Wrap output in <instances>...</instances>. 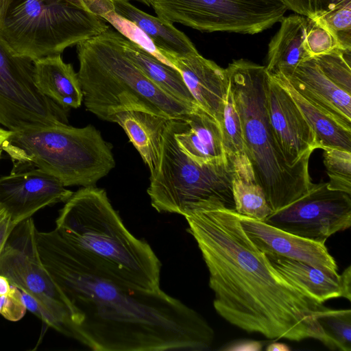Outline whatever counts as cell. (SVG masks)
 Here are the masks:
<instances>
[{"instance_id":"obj_19","label":"cell","mask_w":351,"mask_h":351,"mask_svg":"<svg viewBox=\"0 0 351 351\" xmlns=\"http://www.w3.org/2000/svg\"><path fill=\"white\" fill-rule=\"evenodd\" d=\"M34 82L40 91L62 108H77L83 101V93L71 64L60 55L34 60Z\"/></svg>"},{"instance_id":"obj_1","label":"cell","mask_w":351,"mask_h":351,"mask_svg":"<svg viewBox=\"0 0 351 351\" xmlns=\"http://www.w3.org/2000/svg\"><path fill=\"white\" fill-rule=\"evenodd\" d=\"M43 265L63 295L71 338L96 351H203L215 332L197 312L160 289L133 287L55 229L36 230Z\"/></svg>"},{"instance_id":"obj_4","label":"cell","mask_w":351,"mask_h":351,"mask_svg":"<svg viewBox=\"0 0 351 351\" xmlns=\"http://www.w3.org/2000/svg\"><path fill=\"white\" fill-rule=\"evenodd\" d=\"M122 35L110 27L77 45L78 79L86 109L110 121L119 112L141 110L182 118L192 106L164 93L125 56Z\"/></svg>"},{"instance_id":"obj_26","label":"cell","mask_w":351,"mask_h":351,"mask_svg":"<svg viewBox=\"0 0 351 351\" xmlns=\"http://www.w3.org/2000/svg\"><path fill=\"white\" fill-rule=\"evenodd\" d=\"M290 95L314 132L319 149L338 148L351 152V130L340 125L300 95L280 73L269 75Z\"/></svg>"},{"instance_id":"obj_17","label":"cell","mask_w":351,"mask_h":351,"mask_svg":"<svg viewBox=\"0 0 351 351\" xmlns=\"http://www.w3.org/2000/svg\"><path fill=\"white\" fill-rule=\"evenodd\" d=\"M285 77L304 98L351 130V95L335 84L313 58L301 62Z\"/></svg>"},{"instance_id":"obj_12","label":"cell","mask_w":351,"mask_h":351,"mask_svg":"<svg viewBox=\"0 0 351 351\" xmlns=\"http://www.w3.org/2000/svg\"><path fill=\"white\" fill-rule=\"evenodd\" d=\"M265 223L294 235L324 243L351 226V195L314 184L302 197L272 213Z\"/></svg>"},{"instance_id":"obj_35","label":"cell","mask_w":351,"mask_h":351,"mask_svg":"<svg viewBox=\"0 0 351 351\" xmlns=\"http://www.w3.org/2000/svg\"><path fill=\"white\" fill-rule=\"evenodd\" d=\"M15 226L8 213L0 205V252Z\"/></svg>"},{"instance_id":"obj_25","label":"cell","mask_w":351,"mask_h":351,"mask_svg":"<svg viewBox=\"0 0 351 351\" xmlns=\"http://www.w3.org/2000/svg\"><path fill=\"white\" fill-rule=\"evenodd\" d=\"M228 158L232 166V189L234 210L239 215L264 221L273 211L264 191L256 180L246 153Z\"/></svg>"},{"instance_id":"obj_2","label":"cell","mask_w":351,"mask_h":351,"mask_svg":"<svg viewBox=\"0 0 351 351\" xmlns=\"http://www.w3.org/2000/svg\"><path fill=\"white\" fill-rule=\"evenodd\" d=\"M209 272L217 313L269 339H326L317 319L325 306L287 279L244 231L234 209L215 206L184 216Z\"/></svg>"},{"instance_id":"obj_7","label":"cell","mask_w":351,"mask_h":351,"mask_svg":"<svg viewBox=\"0 0 351 351\" xmlns=\"http://www.w3.org/2000/svg\"><path fill=\"white\" fill-rule=\"evenodd\" d=\"M109 27L85 0H16L0 23L10 47L33 61L60 55Z\"/></svg>"},{"instance_id":"obj_11","label":"cell","mask_w":351,"mask_h":351,"mask_svg":"<svg viewBox=\"0 0 351 351\" xmlns=\"http://www.w3.org/2000/svg\"><path fill=\"white\" fill-rule=\"evenodd\" d=\"M68 111L40 91L34 61L17 53L0 32V125L19 132L68 123Z\"/></svg>"},{"instance_id":"obj_36","label":"cell","mask_w":351,"mask_h":351,"mask_svg":"<svg viewBox=\"0 0 351 351\" xmlns=\"http://www.w3.org/2000/svg\"><path fill=\"white\" fill-rule=\"evenodd\" d=\"M288 8L296 14L311 17L313 10L311 0H281Z\"/></svg>"},{"instance_id":"obj_24","label":"cell","mask_w":351,"mask_h":351,"mask_svg":"<svg viewBox=\"0 0 351 351\" xmlns=\"http://www.w3.org/2000/svg\"><path fill=\"white\" fill-rule=\"evenodd\" d=\"M121 45L125 56L157 87L180 101L198 106L176 67L162 62L123 36Z\"/></svg>"},{"instance_id":"obj_14","label":"cell","mask_w":351,"mask_h":351,"mask_svg":"<svg viewBox=\"0 0 351 351\" xmlns=\"http://www.w3.org/2000/svg\"><path fill=\"white\" fill-rule=\"evenodd\" d=\"M267 98L272 131L287 163L308 164L319 149L315 135L289 93L270 75Z\"/></svg>"},{"instance_id":"obj_10","label":"cell","mask_w":351,"mask_h":351,"mask_svg":"<svg viewBox=\"0 0 351 351\" xmlns=\"http://www.w3.org/2000/svg\"><path fill=\"white\" fill-rule=\"evenodd\" d=\"M158 17L204 32L256 34L280 22L281 0H154Z\"/></svg>"},{"instance_id":"obj_22","label":"cell","mask_w":351,"mask_h":351,"mask_svg":"<svg viewBox=\"0 0 351 351\" xmlns=\"http://www.w3.org/2000/svg\"><path fill=\"white\" fill-rule=\"evenodd\" d=\"M279 30L268 45L265 69L269 75H290L302 61L310 58L304 47L306 17L298 14L284 17Z\"/></svg>"},{"instance_id":"obj_42","label":"cell","mask_w":351,"mask_h":351,"mask_svg":"<svg viewBox=\"0 0 351 351\" xmlns=\"http://www.w3.org/2000/svg\"><path fill=\"white\" fill-rule=\"evenodd\" d=\"M134 1L144 3L147 6H152L154 0H134Z\"/></svg>"},{"instance_id":"obj_31","label":"cell","mask_w":351,"mask_h":351,"mask_svg":"<svg viewBox=\"0 0 351 351\" xmlns=\"http://www.w3.org/2000/svg\"><path fill=\"white\" fill-rule=\"evenodd\" d=\"M313 58L335 84L351 95V49L338 48Z\"/></svg>"},{"instance_id":"obj_20","label":"cell","mask_w":351,"mask_h":351,"mask_svg":"<svg viewBox=\"0 0 351 351\" xmlns=\"http://www.w3.org/2000/svg\"><path fill=\"white\" fill-rule=\"evenodd\" d=\"M111 1L114 11L137 25L167 60L169 57L180 58L197 52L189 38L172 23L144 12L129 0Z\"/></svg>"},{"instance_id":"obj_30","label":"cell","mask_w":351,"mask_h":351,"mask_svg":"<svg viewBox=\"0 0 351 351\" xmlns=\"http://www.w3.org/2000/svg\"><path fill=\"white\" fill-rule=\"evenodd\" d=\"M323 156L330 179L328 188L351 195V152L326 147Z\"/></svg>"},{"instance_id":"obj_16","label":"cell","mask_w":351,"mask_h":351,"mask_svg":"<svg viewBox=\"0 0 351 351\" xmlns=\"http://www.w3.org/2000/svg\"><path fill=\"white\" fill-rule=\"evenodd\" d=\"M180 71L197 105L220 125L228 89L226 68L203 57L199 52L184 57H169Z\"/></svg>"},{"instance_id":"obj_9","label":"cell","mask_w":351,"mask_h":351,"mask_svg":"<svg viewBox=\"0 0 351 351\" xmlns=\"http://www.w3.org/2000/svg\"><path fill=\"white\" fill-rule=\"evenodd\" d=\"M29 217L13 228L0 252V275L18 287L27 307L49 326L69 317L65 299L43 265Z\"/></svg>"},{"instance_id":"obj_27","label":"cell","mask_w":351,"mask_h":351,"mask_svg":"<svg viewBox=\"0 0 351 351\" xmlns=\"http://www.w3.org/2000/svg\"><path fill=\"white\" fill-rule=\"evenodd\" d=\"M311 5L312 18L332 30L342 48L351 49V0H311Z\"/></svg>"},{"instance_id":"obj_21","label":"cell","mask_w":351,"mask_h":351,"mask_svg":"<svg viewBox=\"0 0 351 351\" xmlns=\"http://www.w3.org/2000/svg\"><path fill=\"white\" fill-rule=\"evenodd\" d=\"M169 119L147 112L128 110L115 114L110 121L123 129L151 176L158 167L162 136Z\"/></svg>"},{"instance_id":"obj_32","label":"cell","mask_w":351,"mask_h":351,"mask_svg":"<svg viewBox=\"0 0 351 351\" xmlns=\"http://www.w3.org/2000/svg\"><path fill=\"white\" fill-rule=\"evenodd\" d=\"M304 47L311 58L342 48L335 34L324 23L312 17H306Z\"/></svg>"},{"instance_id":"obj_39","label":"cell","mask_w":351,"mask_h":351,"mask_svg":"<svg viewBox=\"0 0 351 351\" xmlns=\"http://www.w3.org/2000/svg\"><path fill=\"white\" fill-rule=\"evenodd\" d=\"M16 0H0V23L4 19L11 5Z\"/></svg>"},{"instance_id":"obj_38","label":"cell","mask_w":351,"mask_h":351,"mask_svg":"<svg viewBox=\"0 0 351 351\" xmlns=\"http://www.w3.org/2000/svg\"><path fill=\"white\" fill-rule=\"evenodd\" d=\"M11 286L9 280L6 277L0 275V296L8 294L11 289Z\"/></svg>"},{"instance_id":"obj_34","label":"cell","mask_w":351,"mask_h":351,"mask_svg":"<svg viewBox=\"0 0 351 351\" xmlns=\"http://www.w3.org/2000/svg\"><path fill=\"white\" fill-rule=\"evenodd\" d=\"M27 310L21 291L15 285H12L8 294L0 296V315L5 319L17 322L24 317Z\"/></svg>"},{"instance_id":"obj_5","label":"cell","mask_w":351,"mask_h":351,"mask_svg":"<svg viewBox=\"0 0 351 351\" xmlns=\"http://www.w3.org/2000/svg\"><path fill=\"white\" fill-rule=\"evenodd\" d=\"M240 116L245 153L273 213L296 201L313 186L308 164L288 165L274 137L267 109L269 73L245 59L226 68Z\"/></svg>"},{"instance_id":"obj_13","label":"cell","mask_w":351,"mask_h":351,"mask_svg":"<svg viewBox=\"0 0 351 351\" xmlns=\"http://www.w3.org/2000/svg\"><path fill=\"white\" fill-rule=\"evenodd\" d=\"M73 193L58 178L31 165L14 164L9 175L0 177V205L15 225L47 206L66 202Z\"/></svg>"},{"instance_id":"obj_3","label":"cell","mask_w":351,"mask_h":351,"mask_svg":"<svg viewBox=\"0 0 351 351\" xmlns=\"http://www.w3.org/2000/svg\"><path fill=\"white\" fill-rule=\"evenodd\" d=\"M56 224L64 239L99 258L129 285L160 289V261L145 241L125 228L104 189L94 185L74 192Z\"/></svg>"},{"instance_id":"obj_23","label":"cell","mask_w":351,"mask_h":351,"mask_svg":"<svg viewBox=\"0 0 351 351\" xmlns=\"http://www.w3.org/2000/svg\"><path fill=\"white\" fill-rule=\"evenodd\" d=\"M271 265L290 281L321 303L341 297L339 274L282 256L265 253Z\"/></svg>"},{"instance_id":"obj_41","label":"cell","mask_w":351,"mask_h":351,"mask_svg":"<svg viewBox=\"0 0 351 351\" xmlns=\"http://www.w3.org/2000/svg\"><path fill=\"white\" fill-rule=\"evenodd\" d=\"M12 131H10L7 129H3L1 127H0V157L2 154L3 150V145L5 143V141L12 134Z\"/></svg>"},{"instance_id":"obj_40","label":"cell","mask_w":351,"mask_h":351,"mask_svg":"<svg viewBox=\"0 0 351 351\" xmlns=\"http://www.w3.org/2000/svg\"><path fill=\"white\" fill-rule=\"evenodd\" d=\"M266 350L267 351H289L290 348L282 343H272L267 346Z\"/></svg>"},{"instance_id":"obj_33","label":"cell","mask_w":351,"mask_h":351,"mask_svg":"<svg viewBox=\"0 0 351 351\" xmlns=\"http://www.w3.org/2000/svg\"><path fill=\"white\" fill-rule=\"evenodd\" d=\"M101 17L110 23L125 38L137 44L162 62L174 66L158 50L152 40L134 23L117 14L114 10L103 14Z\"/></svg>"},{"instance_id":"obj_28","label":"cell","mask_w":351,"mask_h":351,"mask_svg":"<svg viewBox=\"0 0 351 351\" xmlns=\"http://www.w3.org/2000/svg\"><path fill=\"white\" fill-rule=\"evenodd\" d=\"M324 334V345L330 350L351 351V311L324 306L317 318Z\"/></svg>"},{"instance_id":"obj_8","label":"cell","mask_w":351,"mask_h":351,"mask_svg":"<svg viewBox=\"0 0 351 351\" xmlns=\"http://www.w3.org/2000/svg\"><path fill=\"white\" fill-rule=\"evenodd\" d=\"M230 158L199 165L185 155L174 138L173 119L162 136L159 165L150 176L147 193L159 213H188L213 206L234 210Z\"/></svg>"},{"instance_id":"obj_29","label":"cell","mask_w":351,"mask_h":351,"mask_svg":"<svg viewBox=\"0 0 351 351\" xmlns=\"http://www.w3.org/2000/svg\"><path fill=\"white\" fill-rule=\"evenodd\" d=\"M220 127L226 156L230 157L245 152L240 116L235 106L230 84Z\"/></svg>"},{"instance_id":"obj_37","label":"cell","mask_w":351,"mask_h":351,"mask_svg":"<svg viewBox=\"0 0 351 351\" xmlns=\"http://www.w3.org/2000/svg\"><path fill=\"white\" fill-rule=\"evenodd\" d=\"M340 276V284L341 289V297L351 300V266L348 265Z\"/></svg>"},{"instance_id":"obj_15","label":"cell","mask_w":351,"mask_h":351,"mask_svg":"<svg viewBox=\"0 0 351 351\" xmlns=\"http://www.w3.org/2000/svg\"><path fill=\"white\" fill-rule=\"evenodd\" d=\"M238 215L244 231L263 252L302 261L338 274L337 263L324 243L304 239L263 221Z\"/></svg>"},{"instance_id":"obj_6","label":"cell","mask_w":351,"mask_h":351,"mask_svg":"<svg viewBox=\"0 0 351 351\" xmlns=\"http://www.w3.org/2000/svg\"><path fill=\"white\" fill-rule=\"evenodd\" d=\"M112 149L93 125L68 123L12 132L3 145L14 165L35 166L64 186H94L115 166Z\"/></svg>"},{"instance_id":"obj_18","label":"cell","mask_w":351,"mask_h":351,"mask_svg":"<svg viewBox=\"0 0 351 351\" xmlns=\"http://www.w3.org/2000/svg\"><path fill=\"white\" fill-rule=\"evenodd\" d=\"M173 122L176 142L190 159L199 165L228 159L220 125L200 107Z\"/></svg>"}]
</instances>
